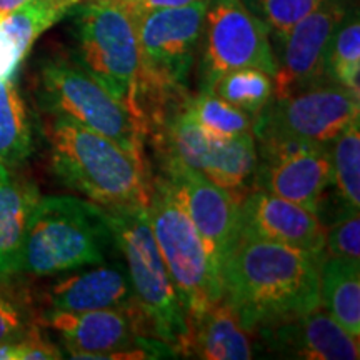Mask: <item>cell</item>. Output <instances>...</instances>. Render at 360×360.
<instances>
[{
    "mask_svg": "<svg viewBox=\"0 0 360 360\" xmlns=\"http://www.w3.org/2000/svg\"><path fill=\"white\" fill-rule=\"evenodd\" d=\"M323 255L260 238L240 237L224 262L222 300L250 334L321 305Z\"/></svg>",
    "mask_w": 360,
    "mask_h": 360,
    "instance_id": "obj_1",
    "label": "cell"
},
{
    "mask_svg": "<svg viewBox=\"0 0 360 360\" xmlns=\"http://www.w3.org/2000/svg\"><path fill=\"white\" fill-rule=\"evenodd\" d=\"M44 134L53 174L65 187L109 212L148 207V167L114 141L64 115H51Z\"/></svg>",
    "mask_w": 360,
    "mask_h": 360,
    "instance_id": "obj_2",
    "label": "cell"
},
{
    "mask_svg": "<svg viewBox=\"0 0 360 360\" xmlns=\"http://www.w3.org/2000/svg\"><path fill=\"white\" fill-rule=\"evenodd\" d=\"M115 247L102 207L79 197H40L22 244L19 272L49 277L105 262Z\"/></svg>",
    "mask_w": 360,
    "mask_h": 360,
    "instance_id": "obj_3",
    "label": "cell"
},
{
    "mask_svg": "<svg viewBox=\"0 0 360 360\" xmlns=\"http://www.w3.org/2000/svg\"><path fill=\"white\" fill-rule=\"evenodd\" d=\"M70 15L75 40L72 60L143 124L139 105L141 51L132 12L115 0H82Z\"/></svg>",
    "mask_w": 360,
    "mask_h": 360,
    "instance_id": "obj_4",
    "label": "cell"
},
{
    "mask_svg": "<svg viewBox=\"0 0 360 360\" xmlns=\"http://www.w3.org/2000/svg\"><path fill=\"white\" fill-rule=\"evenodd\" d=\"M115 249L127 260V274L134 299L157 339L169 344L177 355L188 345L187 315L175 290L167 265L157 247L147 207L105 210Z\"/></svg>",
    "mask_w": 360,
    "mask_h": 360,
    "instance_id": "obj_5",
    "label": "cell"
},
{
    "mask_svg": "<svg viewBox=\"0 0 360 360\" xmlns=\"http://www.w3.org/2000/svg\"><path fill=\"white\" fill-rule=\"evenodd\" d=\"M35 97L49 115L69 117L96 130L147 165L146 125L74 60L47 58L39 69Z\"/></svg>",
    "mask_w": 360,
    "mask_h": 360,
    "instance_id": "obj_6",
    "label": "cell"
},
{
    "mask_svg": "<svg viewBox=\"0 0 360 360\" xmlns=\"http://www.w3.org/2000/svg\"><path fill=\"white\" fill-rule=\"evenodd\" d=\"M207 0L186 7L132 13L141 51L139 105L143 109L170 94L187 92L199 51Z\"/></svg>",
    "mask_w": 360,
    "mask_h": 360,
    "instance_id": "obj_7",
    "label": "cell"
},
{
    "mask_svg": "<svg viewBox=\"0 0 360 360\" xmlns=\"http://www.w3.org/2000/svg\"><path fill=\"white\" fill-rule=\"evenodd\" d=\"M147 212L157 247L191 328L214 304L222 300V290L210 272L204 242L195 225L160 175L150 177Z\"/></svg>",
    "mask_w": 360,
    "mask_h": 360,
    "instance_id": "obj_8",
    "label": "cell"
},
{
    "mask_svg": "<svg viewBox=\"0 0 360 360\" xmlns=\"http://www.w3.org/2000/svg\"><path fill=\"white\" fill-rule=\"evenodd\" d=\"M44 322L57 332L70 359L146 360L179 357L169 344L152 334L139 305L80 314L49 310Z\"/></svg>",
    "mask_w": 360,
    "mask_h": 360,
    "instance_id": "obj_9",
    "label": "cell"
},
{
    "mask_svg": "<svg viewBox=\"0 0 360 360\" xmlns=\"http://www.w3.org/2000/svg\"><path fill=\"white\" fill-rule=\"evenodd\" d=\"M200 89H209L225 72L260 69L274 77L277 69L267 25L242 0H207L200 37Z\"/></svg>",
    "mask_w": 360,
    "mask_h": 360,
    "instance_id": "obj_10",
    "label": "cell"
},
{
    "mask_svg": "<svg viewBox=\"0 0 360 360\" xmlns=\"http://www.w3.org/2000/svg\"><path fill=\"white\" fill-rule=\"evenodd\" d=\"M159 175L167 182L204 242L210 272L222 290L220 276L240 237V197L225 191L199 170L174 157H157Z\"/></svg>",
    "mask_w": 360,
    "mask_h": 360,
    "instance_id": "obj_11",
    "label": "cell"
},
{
    "mask_svg": "<svg viewBox=\"0 0 360 360\" xmlns=\"http://www.w3.org/2000/svg\"><path fill=\"white\" fill-rule=\"evenodd\" d=\"M357 117L360 94L323 80L285 97L272 98L254 120L252 134L269 132L330 146Z\"/></svg>",
    "mask_w": 360,
    "mask_h": 360,
    "instance_id": "obj_12",
    "label": "cell"
},
{
    "mask_svg": "<svg viewBox=\"0 0 360 360\" xmlns=\"http://www.w3.org/2000/svg\"><path fill=\"white\" fill-rule=\"evenodd\" d=\"M352 0H323L315 11L297 22L281 40L276 57L274 98H281L310 85L323 82V65L328 45Z\"/></svg>",
    "mask_w": 360,
    "mask_h": 360,
    "instance_id": "obj_13",
    "label": "cell"
},
{
    "mask_svg": "<svg viewBox=\"0 0 360 360\" xmlns=\"http://www.w3.org/2000/svg\"><path fill=\"white\" fill-rule=\"evenodd\" d=\"M326 231L319 214L260 188H250L240 200V237L277 242L322 257Z\"/></svg>",
    "mask_w": 360,
    "mask_h": 360,
    "instance_id": "obj_14",
    "label": "cell"
},
{
    "mask_svg": "<svg viewBox=\"0 0 360 360\" xmlns=\"http://www.w3.org/2000/svg\"><path fill=\"white\" fill-rule=\"evenodd\" d=\"M270 352L287 359L357 360L359 339L345 332L322 305L255 332Z\"/></svg>",
    "mask_w": 360,
    "mask_h": 360,
    "instance_id": "obj_15",
    "label": "cell"
},
{
    "mask_svg": "<svg viewBox=\"0 0 360 360\" xmlns=\"http://www.w3.org/2000/svg\"><path fill=\"white\" fill-rule=\"evenodd\" d=\"M330 186V146H312L277 159H257L254 188L295 202L315 214H321L323 193Z\"/></svg>",
    "mask_w": 360,
    "mask_h": 360,
    "instance_id": "obj_16",
    "label": "cell"
},
{
    "mask_svg": "<svg viewBox=\"0 0 360 360\" xmlns=\"http://www.w3.org/2000/svg\"><path fill=\"white\" fill-rule=\"evenodd\" d=\"M47 302L51 310L69 314L137 305L127 269L122 264H98L94 269L58 278L49 287Z\"/></svg>",
    "mask_w": 360,
    "mask_h": 360,
    "instance_id": "obj_17",
    "label": "cell"
},
{
    "mask_svg": "<svg viewBox=\"0 0 360 360\" xmlns=\"http://www.w3.org/2000/svg\"><path fill=\"white\" fill-rule=\"evenodd\" d=\"M39 199L32 180L0 164V278L19 274L27 224Z\"/></svg>",
    "mask_w": 360,
    "mask_h": 360,
    "instance_id": "obj_18",
    "label": "cell"
},
{
    "mask_svg": "<svg viewBox=\"0 0 360 360\" xmlns=\"http://www.w3.org/2000/svg\"><path fill=\"white\" fill-rule=\"evenodd\" d=\"M186 357L204 360H247L254 357L250 332L237 321L224 300H219L191 326Z\"/></svg>",
    "mask_w": 360,
    "mask_h": 360,
    "instance_id": "obj_19",
    "label": "cell"
},
{
    "mask_svg": "<svg viewBox=\"0 0 360 360\" xmlns=\"http://www.w3.org/2000/svg\"><path fill=\"white\" fill-rule=\"evenodd\" d=\"M360 262L323 255L319 267L321 305L354 339L360 337Z\"/></svg>",
    "mask_w": 360,
    "mask_h": 360,
    "instance_id": "obj_20",
    "label": "cell"
},
{
    "mask_svg": "<svg viewBox=\"0 0 360 360\" xmlns=\"http://www.w3.org/2000/svg\"><path fill=\"white\" fill-rule=\"evenodd\" d=\"M34 125L15 79H0V164L17 167L34 152Z\"/></svg>",
    "mask_w": 360,
    "mask_h": 360,
    "instance_id": "obj_21",
    "label": "cell"
},
{
    "mask_svg": "<svg viewBox=\"0 0 360 360\" xmlns=\"http://www.w3.org/2000/svg\"><path fill=\"white\" fill-rule=\"evenodd\" d=\"M80 2L82 0H27L0 20V32L12 40L20 57L25 58L35 40L70 15Z\"/></svg>",
    "mask_w": 360,
    "mask_h": 360,
    "instance_id": "obj_22",
    "label": "cell"
},
{
    "mask_svg": "<svg viewBox=\"0 0 360 360\" xmlns=\"http://www.w3.org/2000/svg\"><path fill=\"white\" fill-rule=\"evenodd\" d=\"M328 82L360 94V19L359 8L350 7L328 45L323 65Z\"/></svg>",
    "mask_w": 360,
    "mask_h": 360,
    "instance_id": "obj_23",
    "label": "cell"
},
{
    "mask_svg": "<svg viewBox=\"0 0 360 360\" xmlns=\"http://www.w3.org/2000/svg\"><path fill=\"white\" fill-rule=\"evenodd\" d=\"M209 90L255 120L272 102L274 80L260 69H237L215 79Z\"/></svg>",
    "mask_w": 360,
    "mask_h": 360,
    "instance_id": "obj_24",
    "label": "cell"
},
{
    "mask_svg": "<svg viewBox=\"0 0 360 360\" xmlns=\"http://www.w3.org/2000/svg\"><path fill=\"white\" fill-rule=\"evenodd\" d=\"M360 117L330 143L332 184L337 187L344 210H360Z\"/></svg>",
    "mask_w": 360,
    "mask_h": 360,
    "instance_id": "obj_25",
    "label": "cell"
},
{
    "mask_svg": "<svg viewBox=\"0 0 360 360\" xmlns=\"http://www.w3.org/2000/svg\"><path fill=\"white\" fill-rule=\"evenodd\" d=\"M188 110L199 129L212 141H229L238 135L252 132L254 120L222 98L212 90L200 89L188 98Z\"/></svg>",
    "mask_w": 360,
    "mask_h": 360,
    "instance_id": "obj_26",
    "label": "cell"
},
{
    "mask_svg": "<svg viewBox=\"0 0 360 360\" xmlns=\"http://www.w3.org/2000/svg\"><path fill=\"white\" fill-rule=\"evenodd\" d=\"M323 0H242L249 11L267 25L269 32L282 37L315 11Z\"/></svg>",
    "mask_w": 360,
    "mask_h": 360,
    "instance_id": "obj_27",
    "label": "cell"
},
{
    "mask_svg": "<svg viewBox=\"0 0 360 360\" xmlns=\"http://www.w3.org/2000/svg\"><path fill=\"white\" fill-rule=\"evenodd\" d=\"M326 255L359 262L360 259V219L354 210H340L330 229L326 231Z\"/></svg>",
    "mask_w": 360,
    "mask_h": 360,
    "instance_id": "obj_28",
    "label": "cell"
},
{
    "mask_svg": "<svg viewBox=\"0 0 360 360\" xmlns=\"http://www.w3.org/2000/svg\"><path fill=\"white\" fill-rule=\"evenodd\" d=\"M32 327L25 314L15 304L0 295V344H13L24 340Z\"/></svg>",
    "mask_w": 360,
    "mask_h": 360,
    "instance_id": "obj_29",
    "label": "cell"
},
{
    "mask_svg": "<svg viewBox=\"0 0 360 360\" xmlns=\"http://www.w3.org/2000/svg\"><path fill=\"white\" fill-rule=\"evenodd\" d=\"M200 2V0H137L134 4H124L132 13H143L150 11H159V8H174L186 7L191 4Z\"/></svg>",
    "mask_w": 360,
    "mask_h": 360,
    "instance_id": "obj_30",
    "label": "cell"
},
{
    "mask_svg": "<svg viewBox=\"0 0 360 360\" xmlns=\"http://www.w3.org/2000/svg\"><path fill=\"white\" fill-rule=\"evenodd\" d=\"M0 360H22V340L0 344Z\"/></svg>",
    "mask_w": 360,
    "mask_h": 360,
    "instance_id": "obj_31",
    "label": "cell"
},
{
    "mask_svg": "<svg viewBox=\"0 0 360 360\" xmlns=\"http://www.w3.org/2000/svg\"><path fill=\"white\" fill-rule=\"evenodd\" d=\"M27 0H0V20L6 19L8 13L19 8Z\"/></svg>",
    "mask_w": 360,
    "mask_h": 360,
    "instance_id": "obj_32",
    "label": "cell"
},
{
    "mask_svg": "<svg viewBox=\"0 0 360 360\" xmlns=\"http://www.w3.org/2000/svg\"><path fill=\"white\" fill-rule=\"evenodd\" d=\"M115 2H120V4H134V2H137V0H115Z\"/></svg>",
    "mask_w": 360,
    "mask_h": 360,
    "instance_id": "obj_33",
    "label": "cell"
}]
</instances>
